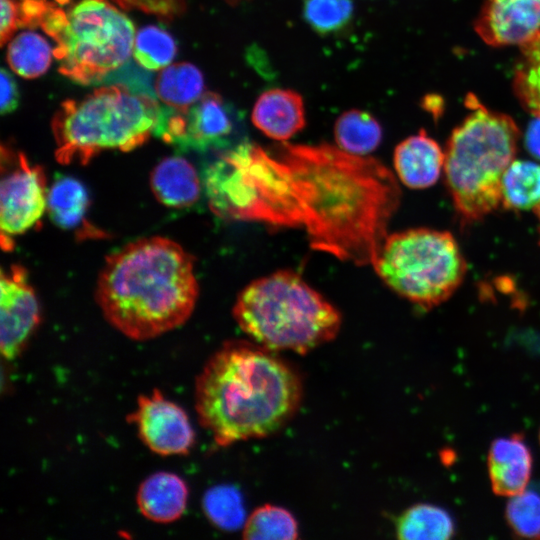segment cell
<instances>
[{"label":"cell","instance_id":"cell-1","mask_svg":"<svg viewBox=\"0 0 540 540\" xmlns=\"http://www.w3.org/2000/svg\"><path fill=\"white\" fill-rule=\"evenodd\" d=\"M210 209L225 220L302 230L312 249L372 265L401 191L373 157L338 146L243 141L203 172Z\"/></svg>","mask_w":540,"mask_h":540},{"label":"cell","instance_id":"cell-2","mask_svg":"<svg viewBox=\"0 0 540 540\" xmlns=\"http://www.w3.org/2000/svg\"><path fill=\"white\" fill-rule=\"evenodd\" d=\"M199 422L220 447L269 436L298 410L303 385L298 372L257 343L226 342L195 381Z\"/></svg>","mask_w":540,"mask_h":540},{"label":"cell","instance_id":"cell-3","mask_svg":"<svg viewBox=\"0 0 540 540\" xmlns=\"http://www.w3.org/2000/svg\"><path fill=\"white\" fill-rule=\"evenodd\" d=\"M194 263L171 239L136 240L106 258L96 301L106 320L126 337L153 339L191 316L199 293Z\"/></svg>","mask_w":540,"mask_h":540},{"label":"cell","instance_id":"cell-4","mask_svg":"<svg viewBox=\"0 0 540 540\" xmlns=\"http://www.w3.org/2000/svg\"><path fill=\"white\" fill-rule=\"evenodd\" d=\"M232 314L255 343L298 354L333 340L342 323L338 309L291 270L250 282L238 294Z\"/></svg>","mask_w":540,"mask_h":540},{"label":"cell","instance_id":"cell-5","mask_svg":"<svg viewBox=\"0 0 540 540\" xmlns=\"http://www.w3.org/2000/svg\"><path fill=\"white\" fill-rule=\"evenodd\" d=\"M471 112L451 133L444 174L454 207L463 223L477 222L501 205L504 173L514 161L519 129L514 120L466 99Z\"/></svg>","mask_w":540,"mask_h":540},{"label":"cell","instance_id":"cell-6","mask_svg":"<svg viewBox=\"0 0 540 540\" xmlns=\"http://www.w3.org/2000/svg\"><path fill=\"white\" fill-rule=\"evenodd\" d=\"M162 111L157 98L119 83L67 100L52 120L55 158L84 165L104 150L135 149L155 133Z\"/></svg>","mask_w":540,"mask_h":540},{"label":"cell","instance_id":"cell-7","mask_svg":"<svg viewBox=\"0 0 540 540\" xmlns=\"http://www.w3.org/2000/svg\"><path fill=\"white\" fill-rule=\"evenodd\" d=\"M39 26L57 43L61 74L82 84H100L133 55L132 21L104 0H82L68 13L49 2Z\"/></svg>","mask_w":540,"mask_h":540},{"label":"cell","instance_id":"cell-8","mask_svg":"<svg viewBox=\"0 0 540 540\" xmlns=\"http://www.w3.org/2000/svg\"><path fill=\"white\" fill-rule=\"evenodd\" d=\"M372 266L392 291L425 310L448 300L467 272L453 235L428 228L388 234Z\"/></svg>","mask_w":540,"mask_h":540},{"label":"cell","instance_id":"cell-9","mask_svg":"<svg viewBox=\"0 0 540 540\" xmlns=\"http://www.w3.org/2000/svg\"><path fill=\"white\" fill-rule=\"evenodd\" d=\"M48 191L40 165L30 163L21 152L1 148L0 228L4 249H12V238L38 223L47 210Z\"/></svg>","mask_w":540,"mask_h":540},{"label":"cell","instance_id":"cell-10","mask_svg":"<svg viewBox=\"0 0 540 540\" xmlns=\"http://www.w3.org/2000/svg\"><path fill=\"white\" fill-rule=\"evenodd\" d=\"M232 110L217 93L204 92L184 111L163 106L155 135L181 149L205 151L229 144L233 133Z\"/></svg>","mask_w":540,"mask_h":540},{"label":"cell","instance_id":"cell-11","mask_svg":"<svg viewBox=\"0 0 540 540\" xmlns=\"http://www.w3.org/2000/svg\"><path fill=\"white\" fill-rule=\"evenodd\" d=\"M141 441L161 456L186 455L195 442V433L185 410L154 389L137 399L136 409L127 416Z\"/></svg>","mask_w":540,"mask_h":540},{"label":"cell","instance_id":"cell-12","mask_svg":"<svg viewBox=\"0 0 540 540\" xmlns=\"http://www.w3.org/2000/svg\"><path fill=\"white\" fill-rule=\"evenodd\" d=\"M0 350L16 358L40 322V306L24 267L12 265L0 275Z\"/></svg>","mask_w":540,"mask_h":540},{"label":"cell","instance_id":"cell-13","mask_svg":"<svg viewBox=\"0 0 540 540\" xmlns=\"http://www.w3.org/2000/svg\"><path fill=\"white\" fill-rule=\"evenodd\" d=\"M474 29L488 45L522 46L540 35V0H485Z\"/></svg>","mask_w":540,"mask_h":540},{"label":"cell","instance_id":"cell-14","mask_svg":"<svg viewBox=\"0 0 540 540\" xmlns=\"http://www.w3.org/2000/svg\"><path fill=\"white\" fill-rule=\"evenodd\" d=\"M445 151L424 130L400 142L393 156L399 180L411 189H425L437 182L444 170Z\"/></svg>","mask_w":540,"mask_h":540},{"label":"cell","instance_id":"cell-15","mask_svg":"<svg viewBox=\"0 0 540 540\" xmlns=\"http://www.w3.org/2000/svg\"><path fill=\"white\" fill-rule=\"evenodd\" d=\"M251 119L267 137L286 142L306 124L303 99L290 89L267 90L257 99Z\"/></svg>","mask_w":540,"mask_h":540},{"label":"cell","instance_id":"cell-16","mask_svg":"<svg viewBox=\"0 0 540 540\" xmlns=\"http://www.w3.org/2000/svg\"><path fill=\"white\" fill-rule=\"evenodd\" d=\"M488 469L496 494L514 496L523 492L531 476L532 457L522 437L496 439L489 450Z\"/></svg>","mask_w":540,"mask_h":540},{"label":"cell","instance_id":"cell-17","mask_svg":"<svg viewBox=\"0 0 540 540\" xmlns=\"http://www.w3.org/2000/svg\"><path fill=\"white\" fill-rule=\"evenodd\" d=\"M188 494L187 484L181 477L170 472H157L140 484L136 503L146 519L167 524L182 517Z\"/></svg>","mask_w":540,"mask_h":540},{"label":"cell","instance_id":"cell-18","mask_svg":"<svg viewBox=\"0 0 540 540\" xmlns=\"http://www.w3.org/2000/svg\"><path fill=\"white\" fill-rule=\"evenodd\" d=\"M150 184L156 199L172 208L192 206L198 201L201 192V180L197 171L180 156L162 159L151 172Z\"/></svg>","mask_w":540,"mask_h":540},{"label":"cell","instance_id":"cell-19","mask_svg":"<svg viewBox=\"0 0 540 540\" xmlns=\"http://www.w3.org/2000/svg\"><path fill=\"white\" fill-rule=\"evenodd\" d=\"M157 98L167 107L184 111L204 94V79L193 64L182 62L165 67L154 83Z\"/></svg>","mask_w":540,"mask_h":540},{"label":"cell","instance_id":"cell-20","mask_svg":"<svg viewBox=\"0 0 540 540\" xmlns=\"http://www.w3.org/2000/svg\"><path fill=\"white\" fill-rule=\"evenodd\" d=\"M382 127L369 112L351 109L341 114L334 126L337 146L351 154L366 156L382 141Z\"/></svg>","mask_w":540,"mask_h":540},{"label":"cell","instance_id":"cell-21","mask_svg":"<svg viewBox=\"0 0 540 540\" xmlns=\"http://www.w3.org/2000/svg\"><path fill=\"white\" fill-rule=\"evenodd\" d=\"M454 533V523L444 509L431 504H417L405 510L396 522L399 539L446 540Z\"/></svg>","mask_w":540,"mask_h":540},{"label":"cell","instance_id":"cell-22","mask_svg":"<svg viewBox=\"0 0 540 540\" xmlns=\"http://www.w3.org/2000/svg\"><path fill=\"white\" fill-rule=\"evenodd\" d=\"M501 204L506 209L527 210L540 204V164L514 160L504 173Z\"/></svg>","mask_w":540,"mask_h":540},{"label":"cell","instance_id":"cell-23","mask_svg":"<svg viewBox=\"0 0 540 540\" xmlns=\"http://www.w3.org/2000/svg\"><path fill=\"white\" fill-rule=\"evenodd\" d=\"M88 205L87 190L75 178L62 177L49 188L47 211L54 223L61 228L78 227L84 220Z\"/></svg>","mask_w":540,"mask_h":540},{"label":"cell","instance_id":"cell-24","mask_svg":"<svg viewBox=\"0 0 540 540\" xmlns=\"http://www.w3.org/2000/svg\"><path fill=\"white\" fill-rule=\"evenodd\" d=\"M52 50L39 34L25 31L17 35L8 46L7 61L10 67L24 78L42 75L51 63Z\"/></svg>","mask_w":540,"mask_h":540},{"label":"cell","instance_id":"cell-25","mask_svg":"<svg viewBox=\"0 0 540 540\" xmlns=\"http://www.w3.org/2000/svg\"><path fill=\"white\" fill-rule=\"evenodd\" d=\"M298 523L285 508L265 504L255 509L243 526V537L249 540H292L298 538Z\"/></svg>","mask_w":540,"mask_h":540},{"label":"cell","instance_id":"cell-26","mask_svg":"<svg viewBox=\"0 0 540 540\" xmlns=\"http://www.w3.org/2000/svg\"><path fill=\"white\" fill-rule=\"evenodd\" d=\"M513 89L522 106L531 114L540 116V35L521 46Z\"/></svg>","mask_w":540,"mask_h":540},{"label":"cell","instance_id":"cell-27","mask_svg":"<svg viewBox=\"0 0 540 540\" xmlns=\"http://www.w3.org/2000/svg\"><path fill=\"white\" fill-rule=\"evenodd\" d=\"M203 510L207 518L217 527L237 530L244 526L246 513L240 492L230 485H218L210 488L204 495Z\"/></svg>","mask_w":540,"mask_h":540},{"label":"cell","instance_id":"cell-28","mask_svg":"<svg viewBox=\"0 0 540 540\" xmlns=\"http://www.w3.org/2000/svg\"><path fill=\"white\" fill-rule=\"evenodd\" d=\"M175 54V41L165 30L157 26H146L137 32L133 57L144 69H163L170 65Z\"/></svg>","mask_w":540,"mask_h":540},{"label":"cell","instance_id":"cell-29","mask_svg":"<svg viewBox=\"0 0 540 540\" xmlns=\"http://www.w3.org/2000/svg\"><path fill=\"white\" fill-rule=\"evenodd\" d=\"M352 0H304L303 16L309 26L321 35L344 30L352 21Z\"/></svg>","mask_w":540,"mask_h":540},{"label":"cell","instance_id":"cell-30","mask_svg":"<svg viewBox=\"0 0 540 540\" xmlns=\"http://www.w3.org/2000/svg\"><path fill=\"white\" fill-rule=\"evenodd\" d=\"M511 497L506 517L513 531L523 537L540 538V495L524 490Z\"/></svg>","mask_w":540,"mask_h":540},{"label":"cell","instance_id":"cell-31","mask_svg":"<svg viewBox=\"0 0 540 540\" xmlns=\"http://www.w3.org/2000/svg\"><path fill=\"white\" fill-rule=\"evenodd\" d=\"M124 9H138L146 13L172 19L185 10V0H113Z\"/></svg>","mask_w":540,"mask_h":540},{"label":"cell","instance_id":"cell-32","mask_svg":"<svg viewBox=\"0 0 540 540\" xmlns=\"http://www.w3.org/2000/svg\"><path fill=\"white\" fill-rule=\"evenodd\" d=\"M19 27L17 0H1V45H4Z\"/></svg>","mask_w":540,"mask_h":540},{"label":"cell","instance_id":"cell-33","mask_svg":"<svg viewBox=\"0 0 540 540\" xmlns=\"http://www.w3.org/2000/svg\"><path fill=\"white\" fill-rule=\"evenodd\" d=\"M1 114L10 113L16 109L19 101L17 85L12 75L5 69H1Z\"/></svg>","mask_w":540,"mask_h":540},{"label":"cell","instance_id":"cell-34","mask_svg":"<svg viewBox=\"0 0 540 540\" xmlns=\"http://www.w3.org/2000/svg\"><path fill=\"white\" fill-rule=\"evenodd\" d=\"M525 145L530 154L540 159V116H536L527 128Z\"/></svg>","mask_w":540,"mask_h":540},{"label":"cell","instance_id":"cell-35","mask_svg":"<svg viewBox=\"0 0 540 540\" xmlns=\"http://www.w3.org/2000/svg\"><path fill=\"white\" fill-rule=\"evenodd\" d=\"M534 211L539 219V224H540V204L537 205L535 208H534ZM539 233H540V227H539Z\"/></svg>","mask_w":540,"mask_h":540},{"label":"cell","instance_id":"cell-36","mask_svg":"<svg viewBox=\"0 0 540 540\" xmlns=\"http://www.w3.org/2000/svg\"><path fill=\"white\" fill-rule=\"evenodd\" d=\"M225 1L231 5H235L245 0H225Z\"/></svg>","mask_w":540,"mask_h":540}]
</instances>
